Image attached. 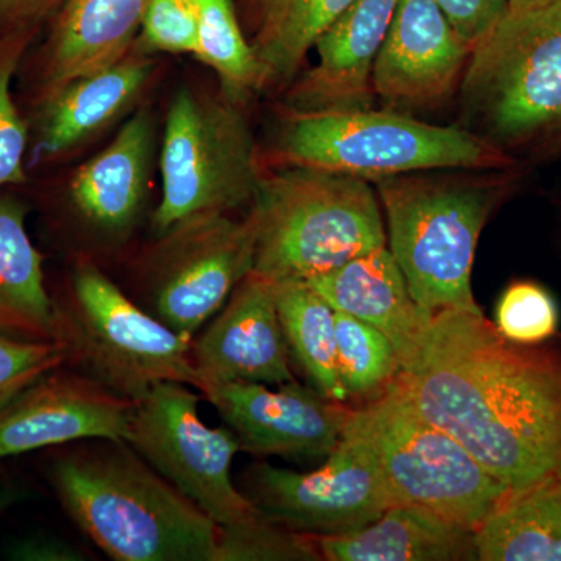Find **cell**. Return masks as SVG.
<instances>
[{
	"label": "cell",
	"instance_id": "obj_6",
	"mask_svg": "<svg viewBox=\"0 0 561 561\" xmlns=\"http://www.w3.org/2000/svg\"><path fill=\"white\" fill-rule=\"evenodd\" d=\"M275 157L283 165L321 169L371 181L432 171H491L511 154L461 127H442L400 111L290 113Z\"/></svg>",
	"mask_w": 561,
	"mask_h": 561
},
{
	"label": "cell",
	"instance_id": "obj_31",
	"mask_svg": "<svg viewBox=\"0 0 561 561\" xmlns=\"http://www.w3.org/2000/svg\"><path fill=\"white\" fill-rule=\"evenodd\" d=\"M494 327L511 342L538 345L556 334L559 309L548 290L530 280H519L502 294Z\"/></svg>",
	"mask_w": 561,
	"mask_h": 561
},
{
	"label": "cell",
	"instance_id": "obj_7",
	"mask_svg": "<svg viewBox=\"0 0 561 561\" xmlns=\"http://www.w3.org/2000/svg\"><path fill=\"white\" fill-rule=\"evenodd\" d=\"M346 430L370 446L393 505H409L478 530L511 493L453 435L435 426L394 381L353 408Z\"/></svg>",
	"mask_w": 561,
	"mask_h": 561
},
{
	"label": "cell",
	"instance_id": "obj_4",
	"mask_svg": "<svg viewBox=\"0 0 561 561\" xmlns=\"http://www.w3.org/2000/svg\"><path fill=\"white\" fill-rule=\"evenodd\" d=\"M249 217L253 273L272 280H309L387 245L375 184L345 173L286 165L262 175Z\"/></svg>",
	"mask_w": 561,
	"mask_h": 561
},
{
	"label": "cell",
	"instance_id": "obj_22",
	"mask_svg": "<svg viewBox=\"0 0 561 561\" xmlns=\"http://www.w3.org/2000/svg\"><path fill=\"white\" fill-rule=\"evenodd\" d=\"M312 540L328 561L478 560L474 530L409 505H391L353 534Z\"/></svg>",
	"mask_w": 561,
	"mask_h": 561
},
{
	"label": "cell",
	"instance_id": "obj_5",
	"mask_svg": "<svg viewBox=\"0 0 561 561\" xmlns=\"http://www.w3.org/2000/svg\"><path fill=\"white\" fill-rule=\"evenodd\" d=\"M415 172L375 181L387 245L413 298L431 313L482 312L472 294V265L483 227L505 192L489 176Z\"/></svg>",
	"mask_w": 561,
	"mask_h": 561
},
{
	"label": "cell",
	"instance_id": "obj_30",
	"mask_svg": "<svg viewBox=\"0 0 561 561\" xmlns=\"http://www.w3.org/2000/svg\"><path fill=\"white\" fill-rule=\"evenodd\" d=\"M32 36L24 32L0 38V191L25 181L27 125L14 103L11 81Z\"/></svg>",
	"mask_w": 561,
	"mask_h": 561
},
{
	"label": "cell",
	"instance_id": "obj_38",
	"mask_svg": "<svg viewBox=\"0 0 561 561\" xmlns=\"http://www.w3.org/2000/svg\"><path fill=\"white\" fill-rule=\"evenodd\" d=\"M272 2L273 0H247L251 13H253L254 21H260L262 13H264L265 9H267V7L271 5Z\"/></svg>",
	"mask_w": 561,
	"mask_h": 561
},
{
	"label": "cell",
	"instance_id": "obj_12",
	"mask_svg": "<svg viewBox=\"0 0 561 561\" xmlns=\"http://www.w3.org/2000/svg\"><path fill=\"white\" fill-rule=\"evenodd\" d=\"M249 491L273 522L312 537L353 534L393 505L370 446L346 427L319 470L260 463L250 471Z\"/></svg>",
	"mask_w": 561,
	"mask_h": 561
},
{
	"label": "cell",
	"instance_id": "obj_16",
	"mask_svg": "<svg viewBox=\"0 0 561 561\" xmlns=\"http://www.w3.org/2000/svg\"><path fill=\"white\" fill-rule=\"evenodd\" d=\"M191 359L197 390L203 383L295 381L275 283L251 272L201 337L192 339Z\"/></svg>",
	"mask_w": 561,
	"mask_h": 561
},
{
	"label": "cell",
	"instance_id": "obj_39",
	"mask_svg": "<svg viewBox=\"0 0 561 561\" xmlns=\"http://www.w3.org/2000/svg\"><path fill=\"white\" fill-rule=\"evenodd\" d=\"M7 505V497H0V511Z\"/></svg>",
	"mask_w": 561,
	"mask_h": 561
},
{
	"label": "cell",
	"instance_id": "obj_1",
	"mask_svg": "<svg viewBox=\"0 0 561 561\" xmlns=\"http://www.w3.org/2000/svg\"><path fill=\"white\" fill-rule=\"evenodd\" d=\"M397 382L512 491L561 471L559 351L511 342L482 312L446 309Z\"/></svg>",
	"mask_w": 561,
	"mask_h": 561
},
{
	"label": "cell",
	"instance_id": "obj_13",
	"mask_svg": "<svg viewBox=\"0 0 561 561\" xmlns=\"http://www.w3.org/2000/svg\"><path fill=\"white\" fill-rule=\"evenodd\" d=\"M217 409L241 451L289 459L328 457L339 445L353 408L297 381L203 383L198 389Z\"/></svg>",
	"mask_w": 561,
	"mask_h": 561
},
{
	"label": "cell",
	"instance_id": "obj_3",
	"mask_svg": "<svg viewBox=\"0 0 561 561\" xmlns=\"http://www.w3.org/2000/svg\"><path fill=\"white\" fill-rule=\"evenodd\" d=\"M468 128L504 153H561V0L507 11L460 80Z\"/></svg>",
	"mask_w": 561,
	"mask_h": 561
},
{
	"label": "cell",
	"instance_id": "obj_33",
	"mask_svg": "<svg viewBox=\"0 0 561 561\" xmlns=\"http://www.w3.org/2000/svg\"><path fill=\"white\" fill-rule=\"evenodd\" d=\"M66 360L65 343L24 341L0 334V411Z\"/></svg>",
	"mask_w": 561,
	"mask_h": 561
},
{
	"label": "cell",
	"instance_id": "obj_26",
	"mask_svg": "<svg viewBox=\"0 0 561 561\" xmlns=\"http://www.w3.org/2000/svg\"><path fill=\"white\" fill-rule=\"evenodd\" d=\"M354 0H273L256 22L253 47L268 84H290L321 33Z\"/></svg>",
	"mask_w": 561,
	"mask_h": 561
},
{
	"label": "cell",
	"instance_id": "obj_25",
	"mask_svg": "<svg viewBox=\"0 0 561 561\" xmlns=\"http://www.w3.org/2000/svg\"><path fill=\"white\" fill-rule=\"evenodd\" d=\"M273 283L290 356L300 365L312 389L332 401L348 404L335 364L334 309L306 280Z\"/></svg>",
	"mask_w": 561,
	"mask_h": 561
},
{
	"label": "cell",
	"instance_id": "obj_28",
	"mask_svg": "<svg viewBox=\"0 0 561 561\" xmlns=\"http://www.w3.org/2000/svg\"><path fill=\"white\" fill-rule=\"evenodd\" d=\"M334 324L335 364L346 402L360 408L379 400L400 376L397 351L381 331L350 313L334 311Z\"/></svg>",
	"mask_w": 561,
	"mask_h": 561
},
{
	"label": "cell",
	"instance_id": "obj_32",
	"mask_svg": "<svg viewBox=\"0 0 561 561\" xmlns=\"http://www.w3.org/2000/svg\"><path fill=\"white\" fill-rule=\"evenodd\" d=\"M198 33L201 21L195 0H151L131 51L197 57Z\"/></svg>",
	"mask_w": 561,
	"mask_h": 561
},
{
	"label": "cell",
	"instance_id": "obj_9",
	"mask_svg": "<svg viewBox=\"0 0 561 561\" xmlns=\"http://www.w3.org/2000/svg\"><path fill=\"white\" fill-rule=\"evenodd\" d=\"M158 236L197 214L253 203L262 173L253 131L238 102L183 88L169 106L161 149Z\"/></svg>",
	"mask_w": 561,
	"mask_h": 561
},
{
	"label": "cell",
	"instance_id": "obj_23",
	"mask_svg": "<svg viewBox=\"0 0 561 561\" xmlns=\"http://www.w3.org/2000/svg\"><path fill=\"white\" fill-rule=\"evenodd\" d=\"M0 334L60 342L58 309L44 283L43 254L25 228V208L0 198Z\"/></svg>",
	"mask_w": 561,
	"mask_h": 561
},
{
	"label": "cell",
	"instance_id": "obj_14",
	"mask_svg": "<svg viewBox=\"0 0 561 561\" xmlns=\"http://www.w3.org/2000/svg\"><path fill=\"white\" fill-rule=\"evenodd\" d=\"M135 404L87 376L51 371L0 411V459L88 438L127 443Z\"/></svg>",
	"mask_w": 561,
	"mask_h": 561
},
{
	"label": "cell",
	"instance_id": "obj_24",
	"mask_svg": "<svg viewBox=\"0 0 561 561\" xmlns=\"http://www.w3.org/2000/svg\"><path fill=\"white\" fill-rule=\"evenodd\" d=\"M478 560L561 561V471L511 491L476 530Z\"/></svg>",
	"mask_w": 561,
	"mask_h": 561
},
{
	"label": "cell",
	"instance_id": "obj_21",
	"mask_svg": "<svg viewBox=\"0 0 561 561\" xmlns=\"http://www.w3.org/2000/svg\"><path fill=\"white\" fill-rule=\"evenodd\" d=\"M151 73L149 55L131 51L117 65L69 81L44 99L41 157H58L105 130L138 101Z\"/></svg>",
	"mask_w": 561,
	"mask_h": 561
},
{
	"label": "cell",
	"instance_id": "obj_10",
	"mask_svg": "<svg viewBox=\"0 0 561 561\" xmlns=\"http://www.w3.org/2000/svg\"><path fill=\"white\" fill-rule=\"evenodd\" d=\"M127 445L217 526H234L261 512L232 482L238 438L227 426L203 423L198 397L186 383H158L136 402Z\"/></svg>",
	"mask_w": 561,
	"mask_h": 561
},
{
	"label": "cell",
	"instance_id": "obj_11",
	"mask_svg": "<svg viewBox=\"0 0 561 561\" xmlns=\"http://www.w3.org/2000/svg\"><path fill=\"white\" fill-rule=\"evenodd\" d=\"M253 221L230 214H197L160 234L151 261L153 316L192 342L253 272Z\"/></svg>",
	"mask_w": 561,
	"mask_h": 561
},
{
	"label": "cell",
	"instance_id": "obj_15",
	"mask_svg": "<svg viewBox=\"0 0 561 561\" xmlns=\"http://www.w3.org/2000/svg\"><path fill=\"white\" fill-rule=\"evenodd\" d=\"M471 51L434 0H400L373 69V94L394 111L440 102L459 87Z\"/></svg>",
	"mask_w": 561,
	"mask_h": 561
},
{
	"label": "cell",
	"instance_id": "obj_2",
	"mask_svg": "<svg viewBox=\"0 0 561 561\" xmlns=\"http://www.w3.org/2000/svg\"><path fill=\"white\" fill-rule=\"evenodd\" d=\"M54 483L70 518L110 559L217 561L219 526L127 443L66 457Z\"/></svg>",
	"mask_w": 561,
	"mask_h": 561
},
{
	"label": "cell",
	"instance_id": "obj_19",
	"mask_svg": "<svg viewBox=\"0 0 561 561\" xmlns=\"http://www.w3.org/2000/svg\"><path fill=\"white\" fill-rule=\"evenodd\" d=\"M153 151V117L140 110L73 173L70 198L81 217L101 231L128 230L146 201Z\"/></svg>",
	"mask_w": 561,
	"mask_h": 561
},
{
	"label": "cell",
	"instance_id": "obj_8",
	"mask_svg": "<svg viewBox=\"0 0 561 561\" xmlns=\"http://www.w3.org/2000/svg\"><path fill=\"white\" fill-rule=\"evenodd\" d=\"M60 342L83 376L131 402L161 382L198 387L191 342L140 309L91 262L73 272Z\"/></svg>",
	"mask_w": 561,
	"mask_h": 561
},
{
	"label": "cell",
	"instance_id": "obj_36",
	"mask_svg": "<svg viewBox=\"0 0 561 561\" xmlns=\"http://www.w3.org/2000/svg\"><path fill=\"white\" fill-rule=\"evenodd\" d=\"M22 560H80L77 553L57 542H25L16 552Z\"/></svg>",
	"mask_w": 561,
	"mask_h": 561
},
{
	"label": "cell",
	"instance_id": "obj_29",
	"mask_svg": "<svg viewBox=\"0 0 561 561\" xmlns=\"http://www.w3.org/2000/svg\"><path fill=\"white\" fill-rule=\"evenodd\" d=\"M219 529L217 561L323 560L311 535L291 530L262 512Z\"/></svg>",
	"mask_w": 561,
	"mask_h": 561
},
{
	"label": "cell",
	"instance_id": "obj_34",
	"mask_svg": "<svg viewBox=\"0 0 561 561\" xmlns=\"http://www.w3.org/2000/svg\"><path fill=\"white\" fill-rule=\"evenodd\" d=\"M471 50L508 11V0H434Z\"/></svg>",
	"mask_w": 561,
	"mask_h": 561
},
{
	"label": "cell",
	"instance_id": "obj_18",
	"mask_svg": "<svg viewBox=\"0 0 561 561\" xmlns=\"http://www.w3.org/2000/svg\"><path fill=\"white\" fill-rule=\"evenodd\" d=\"M334 311L371 324L389 339L402 368L411 365L434 313L421 308L389 247L306 280Z\"/></svg>",
	"mask_w": 561,
	"mask_h": 561
},
{
	"label": "cell",
	"instance_id": "obj_17",
	"mask_svg": "<svg viewBox=\"0 0 561 561\" xmlns=\"http://www.w3.org/2000/svg\"><path fill=\"white\" fill-rule=\"evenodd\" d=\"M400 0H354L313 44L317 65L291 81L290 113L371 108L373 69Z\"/></svg>",
	"mask_w": 561,
	"mask_h": 561
},
{
	"label": "cell",
	"instance_id": "obj_27",
	"mask_svg": "<svg viewBox=\"0 0 561 561\" xmlns=\"http://www.w3.org/2000/svg\"><path fill=\"white\" fill-rule=\"evenodd\" d=\"M201 21L198 60L217 73L225 98L243 102L267 87L253 44L243 35L232 0H195Z\"/></svg>",
	"mask_w": 561,
	"mask_h": 561
},
{
	"label": "cell",
	"instance_id": "obj_35",
	"mask_svg": "<svg viewBox=\"0 0 561 561\" xmlns=\"http://www.w3.org/2000/svg\"><path fill=\"white\" fill-rule=\"evenodd\" d=\"M65 0H0V38L35 32L41 22L58 13Z\"/></svg>",
	"mask_w": 561,
	"mask_h": 561
},
{
	"label": "cell",
	"instance_id": "obj_37",
	"mask_svg": "<svg viewBox=\"0 0 561 561\" xmlns=\"http://www.w3.org/2000/svg\"><path fill=\"white\" fill-rule=\"evenodd\" d=\"M549 0H508V11H519L534 9V7L542 5Z\"/></svg>",
	"mask_w": 561,
	"mask_h": 561
},
{
	"label": "cell",
	"instance_id": "obj_20",
	"mask_svg": "<svg viewBox=\"0 0 561 561\" xmlns=\"http://www.w3.org/2000/svg\"><path fill=\"white\" fill-rule=\"evenodd\" d=\"M151 0H65L47 47L44 99L110 68L135 47Z\"/></svg>",
	"mask_w": 561,
	"mask_h": 561
}]
</instances>
